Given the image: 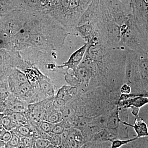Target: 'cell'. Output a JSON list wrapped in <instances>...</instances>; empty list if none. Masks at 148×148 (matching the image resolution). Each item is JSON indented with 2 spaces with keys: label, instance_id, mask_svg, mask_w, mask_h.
I'll use <instances>...</instances> for the list:
<instances>
[{
  "label": "cell",
  "instance_id": "2",
  "mask_svg": "<svg viewBox=\"0 0 148 148\" xmlns=\"http://www.w3.org/2000/svg\"><path fill=\"white\" fill-rule=\"evenodd\" d=\"M24 27L29 34V47L49 51L63 47L69 34L63 25L45 11L32 12Z\"/></svg>",
  "mask_w": 148,
  "mask_h": 148
},
{
  "label": "cell",
  "instance_id": "5",
  "mask_svg": "<svg viewBox=\"0 0 148 148\" xmlns=\"http://www.w3.org/2000/svg\"><path fill=\"white\" fill-rule=\"evenodd\" d=\"M32 12L20 10L0 18V31L11 38L24 27Z\"/></svg>",
  "mask_w": 148,
  "mask_h": 148
},
{
  "label": "cell",
  "instance_id": "15",
  "mask_svg": "<svg viewBox=\"0 0 148 148\" xmlns=\"http://www.w3.org/2000/svg\"><path fill=\"white\" fill-rule=\"evenodd\" d=\"M116 139H117L116 136L113 133L106 128H103L94 134L90 141L97 143H111Z\"/></svg>",
  "mask_w": 148,
  "mask_h": 148
},
{
  "label": "cell",
  "instance_id": "20",
  "mask_svg": "<svg viewBox=\"0 0 148 148\" xmlns=\"http://www.w3.org/2000/svg\"><path fill=\"white\" fill-rule=\"evenodd\" d=\"M35 141L34 137L21 138L18 148H35Z\"/></svg>",
  "mask_w": 148,
  "mask_h": 148
},
{
  "label": "cell",
  "instance_id": "18",
  "mask_svg": "<svg viewBox=\"0 0 148 148\" xmlns=\"http://www.w3.org/2000/svg\"><path fill=\"white\" fill-rule=\"evenodd\" d=\"M69 130L73 135L74 140L77 145L80 148L86 143L82 132L76 128H72Z\"/></svg>",
  "mask_w": 148,
  "mask_h": 148
},
{
  "label": "cell",
  "instance_id": "27",
  "mask_svg": "<svg viewBox=\"0 0 148 148\" xmlns=\"http://www.w3.org/2000/svg\"><path fill=\"white\" fill-rule=\"evenodd\" d=\"M65 130L66 129L64 128V126L61 124V122H60L54 124L51 133L56 135H61L65 131Z\"/></svg>",
  "mask_w": 148,
  "mask_h": 148
},
{
  "label": "cell",
  "instance_id": "12",
  "mask_svg": "<svg viewBox=\"0 0 148 148\" xmlns=\"http://www.w3.org/2000/svg\"><path fill=\"white\" fill-rule=\"evenodd\" d=\"M95 24L92 22H89L77 26L75 28V36H79L86 42H88L94 32Z\"/></svg>",
  "mask_w": 148,
  "mask_h": 148
},
{
  "label": "cell",
  "instance_id": "1",
  "mask_svg": "<svg viewBox=\"0 0 148 148\" xmlns=\"http://www.w3.org/2000/svg\"><path fill=\"white\" fill-rule=\"evenodd\" d=\"M127 49L124 47H110L103 45H88L84 57L95 62L100 86L115 92H120L124 84Z\"/></svg>",
  "mask_w": 148,
  "mask_h": 148
},
{
  "label": "cell",
  "instance_id": "33",
  "mask_svg": "<svg viewBox=\"0 0 148 148\" xmlns=\"http://www.w3.org/2000/svg\"><path fill=\"white\" fill-rule=\"evenodd\" d=\"M7 130H6L5 128L3 126L1 121H0V136L2 135L4 133H5L6 131Z\"/></svg>",
  "mask_w": 148,
  "mask_h": 148
},
{
  "label": "cell",
  "instance_id": "7",
  "mask_svg": "<svg viewBox=\"0 0 148 148\" xmlns=\"http://www.w3.org/2000/svg\"><path fill=\"white\" fill-rule=\"evenodd\" d=\"M71 1V0H57L53 7L45 12L66 28Z\"/></svg>",
  "mask_w": 148,
  "mask_h": 148
},
{
  "label": "cell",
  "instance_id": "22",
  "mask_svg": "<svg viewBox=\"0 0 148 148\" xmlns=\"http://www.w3.org/2000/svg\"><path fill=\"white\" fill-rule=\"evenodd\" d=\"M9 87L6 84H0V101H5L10 95Z\"/></svg>",
  "mask_w": 148,
  "mask_h": 148
},
{
  "label": "cell",
  "instance_id": "36",
  "mask_svg": "<svg viewBox=\"0 0 148 148\" xmlns=\"http://www.w3.org/2000/svg\"><path fill=\"white\" fill-rule=\"evenodd\" d=\"M145 93H146V94L147 95L148 97V84L147 85V87H146L145 90V93H144V94H145Z\"/></svg>",
  "mask_w": 148,
  "mask_h": 148
},
{
  "label": "cell",
  "instance_id": "32",
  "mask_svg": "<svg viewBox=\"0 0 148 148\" xmlns=\"http://www.w3.org/2000/svg\"><path fill=\"white\" fill-rule=\"evenodd\" d=\"M130 109L131 110V113L133 116L135 118L138 117H139V112H140V108L138 107H135L134 106H131L130 108Z\"/></svg>",
  "mask_w": 148,
  "mask_h": 148
},
{
  "label": "cell",
  "instance_id": "23",
  "mask_svg": "<svg viewBox=\"0 0 148 148\" xmlns=\"http://www.w3.org/2000/svg\"><path fill=\"white\" fill-rule=\"evenodd\" d=\"M53 125H54V124L51 123L46 121L44 120L41 122L38 127H40L43 131L49 134L51 133V131H52Z\"/></svg>",
  "mask_w": 148,
  "mask_h": 148
},
{
  "label": "cell",
  "instance_id": "8",
  "mask_svg": "<svg viewBox=\"0 0 148 148\" xmlns=\"http://www.w3.org/2000/svg\"><path fill=\"white\" fill-rule=\"evenodd\" d=\"M101 16L100 0H92L88 7L81 16L77 26L89 22L96 24Z\"/></svg>",
  "mask_w": 148,
  "mask_h": 148
},
{
  "label": "cell",
  "instance_id": "19",
  "mask_svg": "<svg viewBox=\"0 0 148 148\" xmlns=\"http://www.w3.org/2000/svg\"><path fill=\"white\" fill-rule=\"evenodd\" d=\"M19 125L29 124L25 114L20 112H14L9 115Z\"/></svg>",
  "mask_w": 148,
  "mask_h": 148
},
{
  "label": "cell",
  "instance_id": "3",
  "mask_svg": "<svg viewBox=\"0 0 148 148\" xmlns=\"http://www.w3.org/2000/svg\"><path fill=\"white\" fill-rule=\"evenodd\" d=\"M19 52L24 60L41 71L42 70L53 72L58 69V66L53 61V51L29 47Z\"/></svg>",
  "mask_w": 148,
  "mask_h": 148
},
{
  "label": "cell",
  "instance_id": "37",
  "mask_svg": "<svg viewBox=\"0 0 148 148\" xmlns=\"http://www.w3.org/2000/svg\"><path fill=\"white\" fill-rule=\"evenodd\" d=\"M4 116V115L3 114L0 113V121H1V120L2 119Z\"/></svg>",
  "mask_w": 148,
  "mask_h": 148
},
{
  "label": "cell",
  "instance_id": "26",
  "mask_svg": "<svg viewBox=\"0 0 148 148\" xmlns=\"http://www.w3.org/2000/svg\"><path fill=\"white\" fill-rule=\"evenodd\" d=\"M49 135H50L49 141L50 144L56 146H60L62 145L61 135H56L51 133Z\"/></svg>",
  "mask_w": 148,
  "mask_h": 148
},
{
  "label": "cell",
  "instance_id": "11",
  "mask_svg": "<svg viewBox=\"0 0 148 148\" xmlns=\"http://www.w3.org/2000/svg\"><path fill=\"white\" fill-rule=\"evenodd\" d=\"M121 123V120L119 116V108L117 105L109 113L106 127V129L116 136L117 139L118 130Z\"/></svg>",
  "mask_w": 148,
  "mask_h": 148
},
{
  "label": "cell",
  "instance_id": "35",
  "mask_svg": "<svg viewBox=\"0 0 148 148\" xmlns=\"http://www.w3.org/2000/svg\"><path fill=\"white\" fill-rule=\"evenodd\" d=\"M6 143H4L1 140H0V147H3V146H5Z\"/></svg>",
  "mask_w": 148,
  "mask_h": 148
},
{
  "label": "cell",
  "instance_id": "34",
  "mask_svg": "<svg viewBox=\"0 0 148 148\" xmlns=\"http://www.w3.org/2000/svg\"><path fill=\"white\" fill-rule=\"evenodd\" d=\"M46 148H58V146L54 145H52L50 144V145H49Z\"/></svg>",
  "mask_w": 148,
  "mask_h": 148
},
{
  "label": "cell",
  "instance_id": "21",
  "mask_svg": "<svg viewBox=\"0 0 148 148\" xmlns=\"http://www.w3.org/2000/svg\"><path fill=\"white\" fill-rule=\"evenodd\" d=\"M138 138L137 137H135L132 138H129L125 140L121 139H116L111 142L110 148H120L130 142L136 140Z\"/></svg>",
  "mask_w": 148,
  "mask_h": 148
},
{
  "label": "cell",
  "instance_id": "10",
  "mask_svg": "<svg viewBox=\"0 0 148 148\" xmlns=\"http://www.w3.org/2000/svg\"><path fill=\"white\" fill-rule=\"evenodd\" d=\"M138 61L139 73L145 92L148 84V52L138 53Z\"/></svg>",
  "mask_w": 148,
  "mask_h": 148
},
{
  "label": "cell",
  "instance_id": "29",
  "mask_svg": "<svg viewBox=\"0 0 148 148\" xmlns=\"http://www.w3.org/2000/svg\"><path fill=\"white\" fill-rule=\"evenodd\" d=\"M120 91L121 94H130L132 92V88L129 85L124 83L121 87Z\"/></svg>",
  "mask_w": 148,
  "mask_h": 148
},
{
  "label": "cell",
  "instance_id": "30",
  "mask_svg": "<svg viewBox=\"0 0 148 148\" xmlns=\"http://www.w3.org/2000/svg\"><path fill=\"white\" fill-rule=\"evenodd\" d=\"M12 138V133L11 131H6L5 133L0 136V140L6 143H8Z\"/></svg>",
  "mask_w": 148,
  "mask_h": 148
},
{
  "label": "cell",
  "instance_id": "6",
  "mask_svg": "<svg viewBox=\"0 0 148 148\" xmlns=\"http://www.w3.org/2000/svg\"><path fill=\"white\" fill-rule=\"evenodd\" d=\"M92 0H71L66 26L69 34L75 36V28Z\"/></svg>",
  "mask_w": 148,
  "mask_h": 148
},
{
  "label": "cell",
  "instance_id": "9",
  "mask_svg": "<svg viewBox=\"0 0 148 148\" xmlns=\"http://www.w3.org/2000/svg\"><path fill=\"white\" fill-rule=\"evenodd\" d=\"M87 47L88 43L86 42L82 47L71 55L68 61L63 63L62 65L58 66V69H63L66 68V71L71 70L72 71H74L83 59Z\"/></svg>",
  "mask_w": 148,
  "mask_h": 148
},
{
  "label": "cell",
  "instance_id": "24",
  "mask_svg": "<svg viewBox=\"0 0 148 148\" xmlns=\"http://www.w3.org/2000/svg\"><path fill=\"white\" fill-rule=\"evenodd\" d=\"M35 148H46L50 143L47 139L39 137L35 139Z\"/></svg>",
  "mask_w": 148,
  "mask_h": 148
},
{
  "label": "cell",
  "instance_id": "28",
  "mask_svg": "<svg viewBox=\"0 0 148 148\" xmlns=\"http://www.w3.org/2000/svg\"><path fill=\"white\" fill-rule=\"evenodd\" d=\"M57 0H42L43 6L45 11L48 10L55 4Z\"/></svg>",
  "mask_w": 148,
  "mask_h": 148
},
{
  "label": "cell",
  "instance_id": "31",
  "mask_svg": "<svg viewBox=\"0 0 148 148\" xmlns=\"http://www.w3.org/2000/svg\"><path fill=\"white\" fill-rule=\"evenodd\" d=\"M8 110V108L5 100L0 101V113L3 114L4 115H6Z\"/></svg>",
  "mask_w": 148,
  "mask_h": 148
},
{
  "label": "cell",
  "instance_id": "4",
  "mask_svg": "<svg viewBox=\"0 0 148 148\" xmlns=\"http://www.w3.org/2000/svg\"><path fill=\"white\" fill-rule=\"evenodd\" d=\"M124 83L129 85L133 94L141 95L145 97L143 84L138 69V53L127 49V59L125 72Z\"/></svg>",
  "mask_w": 148,
  "mask_h": 148
},
{
  "label": "cell",
  "instance_id": "14",
  "mask_svg": "<svg viewBox=\"0 0 148 148\" xmlns=\"http://www.w3.org/2000/svg\"><path fill=\"white\" fill-rule=\"evenodd\" d=\"M12 131L20 138L23 137H34L36 139L40 137L36 131L35 127L30 123L20 125Z\"/></svg>",
  "mask_w": 148,
  "mask_h": 148
},
{
  "label": "cell",
  "instance_id": "16",
  "mask_svg": "<svg viewBox=\"0 0 148 148\" xmlns=\"http://www.w3.org/2000/svg\"><path fill=\"white\" fill-rule=\"evenodd\" d=\"M122 148H148V136L137 138Z\"/></svg>",
  "mask_w": 148,
  "mask_h": 148
},
{
  "label": "cell",
  "instance_id": "25",
  "mask_svg": "<svg viewBox=\"0 0 148 148\" xmlns=\"http://www.w3.org/2000/svg\"><path fill=\"white\" fill-rule=\"evenodd\" d=\"M12 138L8 143L6 144L12 147L18 148L20 142V138L12 131H11Z\"/></svg>",
  "mask_w": 148,
  "mask_h": 148
},
{
  "label": "cell",
  "instance_id": "13",
  "mask_svg": "<svg viewBox=\"0 0 148 148\" xmlns=\"http://www.w3.org/2000/svg\"><path fill=\"white\" fill-rule=\"evenodd\" d=\"M121 123L128 127H132L137 134L138 138L148 136V128L147 124L143 119L138 117L135 118L134 125L125 121H121Z\"/></svg>",
  "mask_w": 148,
  "mask_h": 148
},
{
  "label": "cell",
  "instance_id": "17",
  "mask_svg": "<svg viewBox=\"0 0 148 148\" xmlns=\"http://www.w3.org/2000/svg\"><path fill=\"white\" fill-rule=\"evenodd\" d=\"M1 121L3 127L7 131H12L19 125L8 115L4 116Z\"/></svg>",
  "mask_w": 148,
  "mask_h": 148
}]
</instances>
